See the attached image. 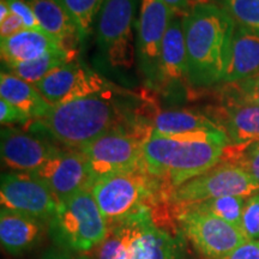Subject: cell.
<instances>
[{"instance_id":"obj_1","label":"cell","mask_w":259,"mask_h":259,"mask_svg":"<svg viewBox=\"0 0 259 259\" xmlns=\"http://www.w3.org/2000/svg\"><path fill=\"white\" fill-rule=\"evenodd\" d=\"M229 141L223 130L177 136L150 134L142 150V169L168 191L221 163Z\"/></svg>"},{"instance_id":"obj_2","label":"cell","mask_w":259,"mask_h":259,"mask_svg":"<svg viewBox=\"0 0 259 259\" xmlns=\"http://www.w3.org/2000/svg\"><path fill=\"white\" fill-rule=\"evenodd\" d=\"M236 24L222 6H194L184 16L189 83L197 88L222 82Z\"/></svg>"},{"instance_id":"obj_3","label":"cell","mask_w":259,"mask_h":259,"mask_svg":"<svg viewBox=\"0 0 259 259\" xmlns=\"http://www.w3.org/2000/svg\"><path fill=\"white\" fill-rule=\"evenodd\" d=\"M96 259H187L186 239L147 206L109 228Z\"/></svg>"},{"instance_id":"obj_4","label":"cell","mask_w":259,"mask_h":259,"mask_svg":"<svg viewBox=\"0 0 259 259\" xmlns=\"http://www.w3.org/2000/svg\"><path fill=\"white\" fill-rule=\"evenodd\" d=\"M124 114L105 93L56 106L37 120L41 131L64 147L79 150L112 130L124 126Z\"/></svg>"},{"instance_id":"obj_5","label":"cell","mask_w":259,"mask_h":259,"mask_svg":"<svg viewBox=\"0 0 259 259\" xmlns=\"http://www.w3.org/2000/svg\"><path fill=\"white\" fill-rule=\"evenodd\" d=\"M109 233L92 191L84 190L59 203L48 222V236L60 250L84 254L101 246Z\"/></svg>"},{"instance_id":"obj_6","label":"cell","mask_w":259,"mask_h":259,"mask_svg":"<svg viewBox=\"0 0 259 259\" xmlns=\"http://www.w3.org/2000/svg\"><path fill=\"white\" fill-rule=\"evenodd\" d=\"M90 191L108 228L141 209L153 208L161 197L166 196L168 199V191L163 184L142 168L102 178Z\"/></svg>"},{"instance_id":"obj_7","label":"cell","mask_w":259,"mask_h":259,"mask_svg":"<svg viewBox=\"0 0 259 259\" xmlns=\"http://www.w3.org/2000/svg\"><path fill=\"white\" fill-rule=\"evenodd\" d=\"M149 136L121 126L79 149L87 158L93 185L102 178L142 168V150Z\"/></svg>"},{"instance_id":"obj_8","label":"cell","mask_w":259,"mask_h":259,"mask_svg":"<svg viewBox=\"0 0 259 259\" xmlns=\"http://www.w3.org/2000/svg\"><path fill=\"white\" fill-rule=\"evenodd\" d=\"M255 193H259V183L248 171L238 164L221 162L171 191L168 202L180 208L227 196L248 198Z\"/></svg>"},{"instance_id":"obj_9","label":"cell","mask_w":259,"mask_h":259,"mask_svg":"<svg viewBox=\"0 0 259 259\" xmlns=\"http://www.w3.org/2000/svg\"><path fill=\"white\" fill-rule=\"evenodd\" d=\"M178 229L206 259H218L247 241L240 227L212 213L192 208H174Z\"/></svg>"},{"instance_id":"obj_10","label":"cell","mask_w":259,"mask_h":259,"mask_svg":"<svg viewBox=\"0 0 259 259\" xmlns=\"http://www.w3.org/2000/svg\"><path fill=\"white\" fill-rule=\"evenodd\" d=\"M139 0H107L97 17L96 42L109 66L130 69L134 64L135 15Z\"/></svg>"},{"instance_id":"obj_11","label":"cell","mask_w":259,"mask_h":259,"mask_svg":"<svg viewBox=\"0 0 259 259\" xmlns=\"http://www.w3.org/2000/svg\"><path fill=\"white\" fill-rule=\"evenodd\" d=\"M2 208L50 222L59 202L47 185L32 173L5 171L0 180Z\"/></svg>"},{"instance_id":"obj_12","label":"cell","mask_w":259,"mask_h":259,"mask_svg":"<svg viewBox=\"0 0 259 259\" xmlns=\"http://www.w3.org/2000/svg\"><path fill=\"white\" fill-rule=\"evenodd\" d=\"M174 12L163 0H139L137 21V57L149 84L158 80L161 48Z\"/></svg>"},{"instance_id":"obj_13","label":"cell","mask_w":259,"mask_h":259,"mask_svg":"<svg viewBox=\"0 0 259 259\" xmlns=\"http://www.w3.org/2000/svg\"><path fill=\"white\" fill-rule=\"evenodd\" d=\"M35 88L51 106L56 107L102 93L108 88V82L84 65L71 61L52 71L35 84Z\"/></svg>"},{"instance_id":"obj_14","label":"cell","mask_w":259,"mask_h":259,"mask_svg":"<svg viewBox=\"0 0 259 259\" xmlns=\"http://www.w3.org/2000/svg\"><path fill=\"white\" fill-rule=\"evenodd\" d=\"M32 174L46 184L59 203L93 186L85 156L72 149H60Z\"/></svg>"},{"instance_id":"obj_15","label":"cell","mask_w":259,"mask_h":259,"mask_svg":"<svg viewBox=\"0 0 259 259\" xmlns=\"http://www.w3.org/2000/svg\"><path fill=\"white\" fill-rule=\"evenodd\" d=\"M60 150L57 145L15 127L2 130L0 154L10 171L35 173Z\"/></svg>"},{"instance_id":"obj_16","label":"cell","mask_w":259,"mask_h":259,"mask_svg":"<svg viewBox=\"0 0 259 259\" xmlns=\"http://www.w3.org/2000/svg\"><path fill=\"white\" fill-rule=\"evenodd\" d=\"M48 235V222L2 208L0 244L10 255H22L36 248Z\"/></svg>"},{"instance_id":"obj_17","label":"cell","mask_w":259,"mask_h":259,"mask_svg":"<svg viewBox=\"0 0 259 259\" xmlns=\"http://www.w3.org/2000/svg\"><path fill=\"white\" fill-rule=\"evenodd\" d=\"M213 121L223 130L233 147H248L259 142V105L229 100L215 111Z\"/></svg>"},{"instance_id":"obj_18","label":"cell","mask_w":259,"mask_h":259,"mask_svg":"<svg viewBox=\"0 0 259 259\" xmlns=\"http://www.w3.org/2000/svg\"><path fill=\"white\" fill-rule=\"evenodd\" d=\"M65 48L64 45L41 29H24L10 37L0 38L2 60L8 69Z\"/></svg>"},{"instance_id":"obj_19","label":"cell","mask_w":259,"mask_h":259,"mask_svg":"<svg viewBox=\"0 0 259 259\" xmlns=\"http://www.w3.org/2000/svg\"><path fill=\"white\" fill-rule=\"evenodd\" d=\"M189 82L184 16L173 15L162 42L157 83Z\"/></svg>"},{"instance_id":"obj_20","label":"cell","mask_w":259,"mask_h":259,"mask_svg":"<svg viewBox=\"0 0 259 259\" xmlns=\"http://www.w3.org/2000/svg\"><path fill=\"white\" fill-rule=\"evenodd\" d=\"M259 74V35L236 25L223 83L236 84Z\"/></svg>"},{"instance_id":"obj_21","label":"cell","mask_w":259,"mask_h":259,"mask_svg":"<svg viewBox=\"0 0 259 259\" xmlns=\"http://www.w3.org/2000/svg\"><path fill=\"white\" fill-rule=\"evenodd\" d=\"M34 11L38 25L45 32L73 50V41L80 40L79 31L63 0H25Z\"/></svg>"},{"instance_id":"obj_22","label":"cell","mask_w":259,"mask_h":259,"mask_svg":"<svg viewBox=\"0 0 259 259\" xmlns=\"http://www.w3.org/2000/svg\"><path fill=\"white\" fill-rule=\"evenodd\" d=\"M0 99L17 107L35 120L44 119L53 108L34 84L4 71L0 74Z\"/></svg>"},{"instance_id":"obj_23","label":"cell","mask_w":259,"mask_h":259,"mask_svg":"<svg viewBox=\"0 0 259 259\" xmlns=\"http://www.w3.org/2000/svg\"><path fill=\"white\" fill-rule=\"evenodd\" d=\"M222 130L212 119L200 113L190 111H163L154 118L151 134L161 136H177L197 131Z\"/></svg>"},{"instance_id":"obj_24","label":"cell","mask_w":259,"mask_h":259,"mask_svg":"<svg viewBox=\"0 0 259 259\" xmlns=\"http://www.w3.org/2000/svg\"><path fill=\"white\" fill-rule=\"evenodd\" d=\"M76 53L72 50H60L57 52H52L47 56L38 58L36 60L29 61L16 65V66L9 67L10 73L15 74L25 82L30 84H36L48 76L52 71H54L58 67L63 66L65 64H69L71 61H74Z\"/></svg>"},{"instance_id":"obj_25","label":"cell","mask_w":259,"mask_h":259,"mask_svg":"<svg viewBox=\"0 0 259 259\" xmlns=\"http://www.w3.org/2000/svg\"><path fill=\"white\" fill-rule=\"evenodd\" d=\"M246 202H247V198H245V197L227 196L221 197V198L210 199L198 204H192V205L180 206V208H192L200 210V211L212 213V215L225 220L226 222L241 228L242 213H244Z\"/></svg>"},{"instance_id":"obj_26","label":"cell","mask_w":259,"mask_h":259,"mask_svg":"<svg viewBox=\"0 0 259 259\" xmlns=\"http://www.w3.org/2000/svg\"><path fill=\"white\" fill-rule=\"evenodd\" d=\"M79 31L80 40L90 34L107 0H63Z\"/></svg>"},{"instance_id":"obj_27","label":"cell","mask_w":259,"mask_h":259,"mask_svg":"<svg viewBox=\"0 0 259 259\" xmlns=\"http://www.w3.org/2000/svg\"><path fill=\"white\" fill-rule=\"evenodd\" d=\"M222 8L236 25L259 35V0H222Z\"/></svg>"},{"instance_id":"obj_28","label":"cell","mask_w":259,"mask_h":259,"mask_svg":"<svg viewBox=\"0 0 259 259\" xmlns=\"http://www.w3.org/2000/svg\"><path fill=\"white\" fill-rule=\"evenodd\" d=\"M221 162L238 164L248 171L259 183V142L248 147L228 145Z\"/></svg>"},{"instance_id":"obj_29","label":"cell","mask_w":259,"mask_h":259,"mask_svg":"<svg viewBox=\"0 0 259 259\" xmlns=\"http://www.w3.org/2000/svg\"><path fill=\"white\" fill-rule=\"evenodd\" d=\"M241 229L247 240L259 241V193L247 198L242 213Z\"/></svg>"},{"instance_id":"obj_30","label":"cell","mask_w":259,"mask_h":259,"mask_svg":"<svg viewBox=\"0 0 259 259\" xmlns=\"http://www.w3.org/2000/svg\"><path fill=\"white\" fill-rule=\"evenodd\" d=\"M232 93H228L229 100L245 101L259 105V74L244 82L233 84Z\"/></svg>"},{"instance_id":"obj_31","label":"cell","mask_w":259,"mask_h":259,"mask_svg":"<svg viewBox=\"0 0 259 259\" xmlns=\"http://www.w3.org/2000/svg\"><path fill=\"white\" fill-rule=\"evenodd\" d=\"M6 3H8L10 11L21 18L25 29H41L34 11L25 0H6Z\"/></svg>"},{"instance_id":"obj_32","label":"cell","mask_w":259,"mask_h":259,"mask_svg":"<svg viewBox=\"0 0 259 259\" xmlns=\"http://www.w3.org/2000/svg\"><path fill=\"white\" fill-rule=\"evenodd\" d=\"M30 116L25 114L23 111L15 107L11 103H9L5 100L0 99V121L3 125H10V124H25V122L30 120Z\"/></svg>"},{"instance_id":"obj_33","label":"cell","mask_w":259,"mask_h":259,"mask_svg":"<svg viewBox=\"0 0 259 259\" xmlns=\"http://www.w3.org/2000/svg\"><path fill=\"white\" fill-rule=\"evenodd\" d=\"M218 259H259V241L247 240L228 254Z\"/></svg>"},{"instance_id":"obj_34","label":"cell","mask_w":259,"mask_h":259,"mask_svg":"<svg viewBox=\"0 0 259 259\" xmlns=\"http://www.w3.org/2000/svg\"><path fill=\"white\" fill-rule=\"evenodd\" d=\"M25 27L21 18L11 12L4 21L0 22V38H6L24 30Z\"/></svg>"},{"instance_id":"obj_35","label":"cell","mask_w":259,"mask_h":259,"mask_svg":"<svg viewBox=\"0 0 259 259\" xmlns=\"http://www.w3.org/2000/svg\"><path fill=\"white\" fill-rule=\"evenodd\" d=\"M163 2L176 15L185 16L191 10L189 0H163Z\"/></svg>"},{"instance_id":"obj_36","label":"cell","mask_w":259,"mask_h":259,"mask_svg":"<svg viewBox=\"0 0 259 259\" xmlns=\"http://www.w3.org/2000/svg\"><path fill=\"white\" fill-rule=\"evenodd\" d=\"M41 259H87L83 254H77V253H71V252L64 251V250H54L47 252L46 254H44Z\"/></svg>"},{"instance_id":"obj_37","label":"cell","mask_w":259,"mask_h":259,"mask_svg":"<svg viewBox=\"0 0 259 259\" xmlns=\"http://www.w3.org/2000/svg\"><path fill=\"white\" fill-rule=\"evenodd\" d=\"M10 14H11V11H10L8 3H6V0H2L0 2V22L4 21Z\"/></svg>"},{"instance_id":"obj_38","label":"cell","mask_w":259,"mask_h":259,"mask_svg":"<svg viewBox=\"0 0 259 259\" xmlns=\"http://www.w3.org/2000/svg\"><path fill=\"white\" fill-rule=\"evenodd\" d=\"M213 2H216V0H189L191 9L194 8V6H198V5L213 4Z\"/></svg>"}]
</instances>
